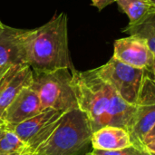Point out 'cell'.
<instances>
[{
    "mask_svg": "<svg viewBox=\"0 0 155 155\" xmlns=\"http://www.w3.org/2000/svg\"><path fill=\"white\" fill-rule=\"evenodd\" d=\"M23 31L5 25L0 30V76L12 66L26 64L22 44Z\"/></svg>",
    "mask_w": 155,
    "mask_h": 155,
    "instance_id": "cell-10",
    "label": "cell"
},
{
    "mask_svg": "<svg viewBox=\"0 0 155 155\" xmlns=\"http://www.w3.org/2000/svg\"><path fill=\"white\" fill-rule=\"evenodd\" d=\"M5 131H6V127H5V124L0 125V139L3 137V135L5 134Z\"/></svg>",
    "mask_w": 155,
    "mask_h": 155,
    "instance_id": "cell-21",
    "label": "cell"
},
{
    "mask_svg": "<svg viewBox=\"0 0 155 155\" xmlns=\"http://www.w3.org/2000/svg\"><path fill=\"white\" fill-rule=\"evenodd\" d=\"M25 64L33 72L74 69L68 47L67 15H54L47 23L23 31Z\"/></svg>",
    "mask_w": 155,
    "mask_h": 155,
    "instance_id": "cell-2",
    "label": "cell"
},
{
    "mask_svg": "<svg viewBox=\"0 0 155 155\" xmlns=\"http://www.w3.org/2000/svg\"><path fill=\"white\" fill-rule=\"evenodd\" d=\"M91 144L94 150L114 151L133 145L127 130L118 126H104L92 134Z\"/></svg>",
    "mask_w": 155,
    "mask_h": 155,
    "instance_id": "cell-11",
    "label": "cell"
},
{
    "mask_svg": "<svg viewBox=\"0 0 155 155\" xmlns=\"http://www.w3.org/2000/svg\"><path fill=\"white\" fill-rule=\"evenodd\" d=\"M0 155H35V153L13 131L6 129L0 139Z\"/></svg>",
    "mask_w": 155,
    "mask_h": 155,
    "instance_id": "cell-15",
    "label": "cell"
},
{
    "mask_svg": "<svg viewBox=\"0 0 155 155\" xmlns=\"http://www.w3.org/2000/svg\"><path fill=\"white\" fill-rule=\"evenodd\" d=\"M0 77H1V76H0Z\"/></svg>",
    "mask_w": 155,
    "mask_h": 155,
    "instance_id": "cell-27",
    "label": "cell"
},
{
    "mask_svg": "<svg viewBox=\"0 0 155 155\" xmlns=\"http://www.w3.org/2000/svg\"><path fill=\"white\" fill-rule=\"evenodd\" d=\"M144 150L148 153H155V139H153V141H151V142H149L148 143L145 144Z\"/></svg>",
    "mask_w": 155,
    "mask_h": 155,
    "instance_id": "cell-20",
    "label": "cell"
},
{
    "mask_svg": "<svg viewBox=\"0 0 155 155\" xmlns=\"http://www.w3.org/2000/svg\"><path fill=\"white\" fill-rule=\"evenodd\" d=\"M153 139H155V124L153 125V127L150 130V132L147 134V135L145 136V139H144V146L146 143H148L149 142L153 141Z\"/></svg>",
    "mask_w": 155,
    "mask_h": 155,
    "instance_id": "cell-19",
    "label": "cell"
},
{
    "mask_svg": "<svg viewBox=\"0 0 155 155\" xmlns=\"http://www.w3.org/2000/svg\"><path fill=\"white\" fill-rule=\"evenodd\" d=\"M151 72L153 74V79H154L155 81V63L153 64V65L152 66V68H151Z\"/></svg>",
    "mask_w": 155,
    "mask_h": 155,
    "instance_id": "cell-22",
    "label": "cell"
},
{
    "mask_svg": "<svg viewBox=\"0 0 155 155\" xmlns=\"http://www.w3.org/2000/svg\"><path fill=\"white\" fill-rule=\"evenodd\" d=\"M3 26H4V24H3V23H2V22L0 21V30H1L2 28H3Z\"/></svg>",
    "mask_w": 155,
    "mask_h": 155,
    "instance_id": "cell-24",
    "label": "cell"
},
{
    "mask_svg": "<svg viewBox=\"0 0 155 155\" xmlns=\"http://www.w3.org/2000/svg\"><path fill=\"white\" fill-rule=\"evenodd\" d=\"M123 32L145 40L155 56V12L150 14L140 23L128 25Z\"/></svg>",
    "mask_w": 155,
    "mask_h": 155,
    "instance_id": "cell-14",
    "label": "cell"
},
{
    "mask_svg": "<svg viewBox=\"0 0 155 155\" xmlns=\"http://www.w3.org/2000/svg\"><path fill=\"white\" fill-rule=\"evenodd\" d=\"M116 3L129 17V25L140 23L155 12L150 0H116Z\"/></svg>",
    "mask_w": 155,
    "mask_h": 155,
    "instance_id": "cell-13",
    "label": "cell"
},
{
    "mask_svg": "<svg viewBox=\"0 0 155 155\" xmlns=\"http://www.w3.org/2000/svg\"><path fill=\"white\" fill-rule=\"evenodd\" d=\"M73 83L78 108L86 115L93 133L108 125L129 133L137 106L126 103L95 68L84 72L74 69Z\"/></svg>",
    "mask_w": 155,
    "mask_h": 155,
    "instance_id": "cell-1",
    "label": "cell"
},
{
    "mask_svg": "<svg viewBox=\"0 0 155 155\" xmlns=\"http://www.w3.org/2000/svg\"><path fill=\"white\" fill-rule=\"evenodd\" d=\"M92 5L95 6L99 11L103 10L109 5L113 4L114 2H116V0H91Z\"/></svg>",
    "mask_w": 155,
    "mask_h": 155,
    "instance_id": "cell-18",
    "label": "cell"
},
{
    "mask_svg": "<svg viewBox=\"0 0 155 155\" xmlns=\"http://www.w3.org/2000/svg\"><path fill=\"white\" fill-rule=\"evenodd\" d=\"M151 73V70H145L136 106L144 104H155V81L153 74L152 75H150Z\"/></svg>",
    "mask_w": 155,
    "mask_h": 155,
    "instance_id": "cell-16",
    "label": "cell"
},
{
    "mask_svg": "<svg viewBox=\"0 0 155 155\" xmlns=\"http://www.w3.org/2000/svg\"><path fill=\"white\" fill-rule=\"evenodd\" d=\"M43 111L38 94L31 86L24 87L14 98L3 115L5 127L15 126Z\"/></svg>",
    "mask_w": 155,
    "mask_h": 155,
    "instance_id": "cell-9",
    "label": "cell"
},
{
    "mask_svg": "<svg viewBox=\"0 0 155 155\" xmlns=\"http://www.w3.org/2000/svg\"><path fill=\"white\" fill-rule=\"evenodd\" d=\"M86 155H94V154H93L92 153H87V154H86Z\"/></svg>",
    "mask_w": 155,
    "mask_h": 155,
    "instance_id": "cell-26",
    "label": "cell"
},
{
    "mask_svg": "<svg viewBox=\"0 0 155 155\" xmlns=\"http://www.w3.org/2000/svg\"><path fill=\"white\" fill-rule=\"evenodd\" d=\"M113 57L128 65L143 70H151L155 63L154 54L145 40L134 35L115 40Z\"/></svg>",
    "mask_w": 155,
    "mask_h": 155,
    "instance_id": "cell-7",
    "label": "cell"
},
{
    "mask_svg": "<svg viewBox=\"0 0 155 155\" xmlns=\"http://www.w3.org/2000/svg\"><path fill=\"white\" fill-rule=\"evenodd\" d=\"M95 70L99 76L112 85L126 103L137 105L145 70L128 65L114 57Z\"/></svg>",
    "mask_w": 155,
    "mask_h": 155,
    "instance_id": "cell-5",
    "label": "cell"
},
{
    "mask_svg": "<svg viewBox=\"0 0 155 155\" xmlns=\"http://www.w3.org/2000/svg\"><path fill=\"white\" fill-rule=\"evenodd\" d=\"M64 114L62 111L45 109L37 115L6 129L13 131L35 153L55 130Z\"/></svg>",
    "mask_w": 155,
    "mask_h": 155,
    "instance_id": "cell-6",
    "label": "cell"
},
{
    "mask_svg": "<svg viewBox=\"0 0 155 155\" xmlns=\"http://www.w3.org/2000/svg\"><path fill=\"white\" fill-rule=\"evenodd\" d=\"M74 69H58L49 72H33L31 88L38 94L43 110L68 112L78 108L73 83Z\"/></svg>",
    "mask_w": 155,
    "mask_h": 155,
    "instance_id": "cell-4",
    "label": "cell"
},
{
    "mask_svg": "<svg viewBox=\"0 0 155 155\" xmlns=\"http://www.w3.org/2000/svg\"><path fill=\"white\" fill-rule=\"evenodd\" d=\"M33 80V70L27 64L15 65L0 77V125H3V115L16 94Z\"/></svg>",
    "mask_w": 155,
    "mask_h": 155,
    "instance_id": "cell-8",
    "label": "cell"
},
{
    "mask_svg": "<svg viewBox=\"0 0 155 155\" xmlns=\"http://www.w3.org/2000/svg\"><path fill=\"white\" fill-rule=\"evenodd\" d=\"M154 124L155 104L138 105L129 131L133 145L144 150L145 136Z\"/></svg>",
    "mask_w": 155,
    "mask_h": 155,
    "instance_id": "cell-12",
    "label": "cell"
},
{
    "mask_svg": "<svg viewBox=\"0 0 155 155\" xmlns=\"http://www.w3.org/2000/svg\"><path fill=\"white\" fill-rule=\"evenodd\" d=\"M146 155H155V153H147Z\"/></svg>",
    "mask_w": 155,
    "mask_h": 155,
    "instance_id": "cell-25",
    "label": "cell"
},
{
    "mask_svg": "<svg viewBox=\"0 0 155 155\" xmlns=\"http://www.w3.org/2000/svg\"><path fill=\"white\" fill-rule=\"evenodd\" d=\"M93 131L86 115L79 109L64 114L50 137L35 155H79L91 143Z\"/></svg>",
    "mask_w": 155,
    "mask_h": 155,
    "instance_id": "cell-3",
    "label": "cell"
},
{
    "mask_svg": "<svg viewBox=\"0 0 155 155\" xmlns=\"http://www.w3.org/2000/svg\"><path fill=\"white\" fill-rule=\"evenodd\" d=\"M150 2H151V4L153 5V8H154L155 10V0H150Z\"/></svg>",
    "mask_w": 155,
    "mask_h": 155,
    "instance_id": "cell-23",
    "label": "cell"
},
{
    "mask_svg": "<svg viewBox=\"0 0 155 155\" xmlns=\"http://www.w3.org/2000/svg\"><path fill=\"white\" fill-rule=\"evenodd\" d=\"M91 153L94 155H146L148 153L146 151L140 149L134 145L119 149V150H114V151L93 150Z\"/></svg>",
    "mask_w": 155,
    "mask_h": 155,
    "instance_id": "cell-17",
    "label": "cell"
}]
</instances>
